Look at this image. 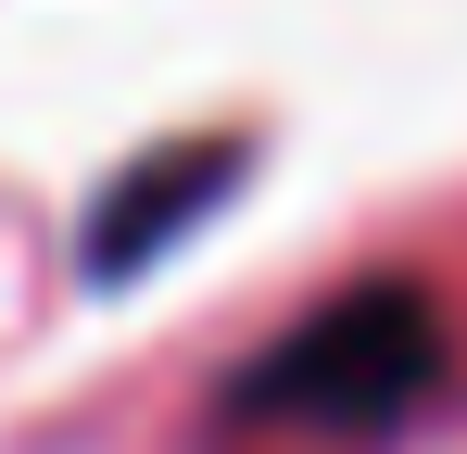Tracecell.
I'll list each match as a JSON object with an SVG mask.
<instances>
[{
    "label": "cell",
    "mask_w": 467,
    "mask_h": 454,
    "mask_svg": "<svg viewBox=\"0 0 467 454\" xmlns=\"http://www.w3.org/2000/svg\"><path fill=\"white\" fill-rule=\"evenodd\" d=\"M455 366V328L417 278H354L316 315H291L278 341H253L215 391V442H265V454H379L404 442Z\"/></svg>",
    "instance_id": "6da1fadb"
},
{
    "label": "cell",
    "mask_w": 467,
    "mask_h": 454,
    "mask_svg": "<svg viewBox=\"0 0 467 454\" xmlns=\"http://www.w3.org/2000/svg\"><path fill=\"white\" fill-rule=\"evenodd\" d=\"M202 190H215V151H202V164H152V190H140V202H114V215L88 227V265H127V253H140L177 202H202Z\"/></svg>",
    "instance_id": "7a4b0ae2"
}]
</instances>
